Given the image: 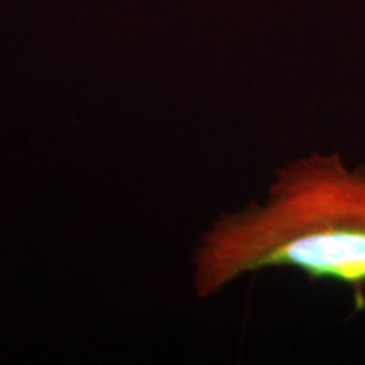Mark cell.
Returning a JSON list of instances; mask_svg holds the SVG:
<instances>
[{"label": "cell", "instance_id": "obj_1", "mask_svg": "<svg viewBox=\"0 0 365 365\" xmlns=\"http://www.w3.org/2000/svg\"><path fill=\"white\" fill-rule=\"evenodd\" d=\"M293 269L313 282H339L365 312V164L339 150L291 159L266 196L213 220L191 255V286L208 299L242 277Z\"/></svg>", "mask_w": 365, "mask_h": 365}]
</instances>
